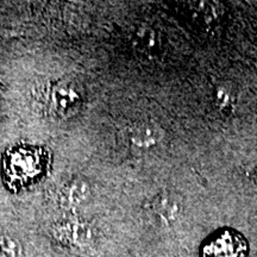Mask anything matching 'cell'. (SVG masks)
Here are the masks:
<instances>
[{"label":"cell","mask_w":257,"mask_h":257,"mask_svg":"<svg viewBox=\"0 0 257 257\" xmlns=\"http://www.w3.org/2000/svg\"><path fill=\"white\" fill-rule=\"evenodd\" d=\"M248 240L231 227L216 230L200 246V257H248Z\"/></svg>","instance_id":"6da1fadb"},{"label":"cell","mask_w":257,"mask_h":257,"mask_svg":"<svg viewBox=\"0 0 257 257\" xmlns=\"http://www.w3.org/2000/svg\"><path fill=\"white\" fill-rule=\"evenodd\" d=\"M51 101L59 113L68 114L75 111L80 104V95L75 89L68 85H59L54 88Z\"/></svg>","instance_id":"7a4b0ae2"},{"label":"cell","mask_w":257,"mask_h":257,"mask_svg":"<svg viewBox=\"0 0 257 257\" xmlns=\"http://www.w3.org/2000/svg\"><path fill=\"white\" fill-rule=\"evenodd\" d=\"M161 130L152 123H140L131 130L130 141L136 148L148 149L155 147L161 140Z\"/></svg>","instance_id":"3957f363"},{"label":"cell","mask_w":257,"mask_h":257,"mask_svg":"<svg viewBox=\"0 0 257 257\" xmlns=\"http://www.w3.org/2000/svg\"><path fill=\"white\" fill-rule=\"evenodd\" d=\"M134 47L138 53L146 56H154L160 53L161 41L156 31L142 28L134 35Z\"/></svg>","instance_id":"277c9868"},{"label":"cell","mask_w":257,"mask_h":257,"mask_svg":"<svg viewBox=\"0 0 257 257\" xmlns=\"http://www.w3.org/2000/svg\"><path fill=\"white\" fill-rule=\"evenodd\" d=\"M154 211L161 218H169V219H175V217L179 214V211L181 206L180 202L173 194L159 195L154 201Z\"/></svg>","instance_id":"5b68a950"},{"label":"cell","mask_w":257,"mask_h":257,"mask_svg":"<svg viewBox=\"0 0 257 257\" xmlns=\"http://www.w3.org/2000/svg\"><path fill=\"white\" fill-rule=\"evenodd\" d=\"M192 11V16H194V18L201 19L205 22H210L211 19L213 21L217 17V15H219L218 11V6L216 4H211V3H191L189 6Z\"/></svg>","instance_id":"8992f818"},{"label":"cell","mask_w":257,"mask_h":257,"mask_svg":"<svg viewBox=\"0 0 257 257\" xmlns=\"http://www.w3.org/2000/svg\"><path fill=\"white\" fill-rule=\"evenodd\" d=\"M15 251L14 243L0 239V257H15Z\"/></svg>","instance_id":"52a82bcc"}]
</instances>
